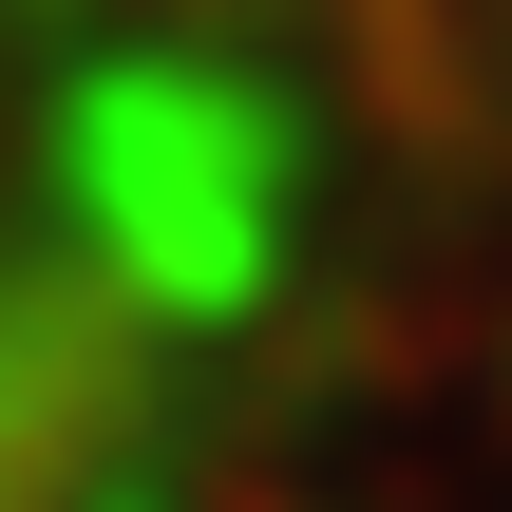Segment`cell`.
<instances>
[{"label": "cell", "mask_w": 512, "mask_h": 512, "mask_svg": "<svg viewBox=\"0 0 512 512\" xmlns=\"http://www.w3.org/2000/svg\"><path fill=\"white\" fill-rule=\"evenodd\" d=\"M171 494V266L76 190H0V512Z\"/></svg>", "instance_id": "obj_1"}]
</instances>
